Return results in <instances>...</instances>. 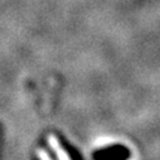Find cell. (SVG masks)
<instances>
[{"mask_svg": "<svg viewBox=\"0 0 160 160\" xmlns=\"http://www.w3.org/2000/svg\"><path fill=\"white\" fill-rule=\"evenodd\" d=\"M48 144H49V146L53 149V151L56 152V155H57V158H58V160H71V158H69V155H68V152L61 146V144H59V141H58V139L54 136V135H48Z\"/></svg>", "mask_w": 160, "mask_h": 160, "instance_id": "6da1fadb", "label": "cell"}, {"mask_svg": "<svg viewBox=\"0 0 160 160\" xmlns=\"http://www.w3.org/2000/svg\"><path fill=\"white\" fill-rule=\"evenodd\" d=\"M37 155L39 158V160H52V158L48 155V152L43 149H38L37 150Z\"/></svg>", "mask_w": 160, "mask_h": 160, "instance_id": "7a4b0ae2", "label": "cell"}]
</instances>
